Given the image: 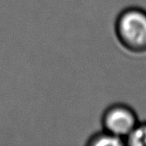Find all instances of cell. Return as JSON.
Returning a JSON list of instances; mask_svg holds the SVG:
<instances>
[{"mask_svg":"<svg viewBox=\"0 0 146 146\" xmlns=\"http://www.w3.org/2000/svg\"><path fill=\"white\" fill-rule=\"evenodd\" d=\"M120 44L134 54L146 53V10L129 7L118 14L114 25Z\"/></svg>","mask_w":146,"mask_h":146,"instance_id":"6da1fadb","label":"cell"},{"mask_svg":"<svg viewBox=\"0 0 146 146\" xmlns=\"http://www.w3.org/2000/svg\"><path fill=\"white\" fill-rule=\"evenodd\" d=\"M139 122L135 110L125 104L110 106L102 117L103 129L125 141Z\"/></svg>","mask_w":146,"mask_h":146,"instance_id":"7a4b0ae2","label":"cell"},{"mask_svg":"<svg viewBox=\"0 0 146 146\" xmlns=\"http://www.w3.org/2000/svg\"><path fill=\"white\" fill-rule=\"evenodd\" d=\"M87 145L90 146H121L126 145V141L103 129L89 138Z\"/></svg>","mask_w":146,"mask_h":146,"instance_id":"3957f363","label":"cell"},{"mask_svg":"<svg viewBox=\"0 0 146 146\" xmlns=\"http://www.w3.org/2000/svg\"><path fill=\"white\" fill-rule=\"evenodd\" d=\"M126 145L146 146V121L139 122L126 139Z\"/></svg>","mask_w":146,"mask_h":146,"instance_id":"277c9868","label":"cell"}]
</instances>
